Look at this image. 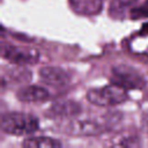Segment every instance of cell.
Masks as SVG:
<instances>
[{
	"label": "cell",
	"mask_w": 148,
	"mask_h": 148,
	"mask_svg": "<svg viewBox=\"0 0 148 148\" xmlns=\"http://www.w3.org/2000/svg\"><path fill=\"white\" fill-rule=\"evenodd\" d=\"M23 147H29V148H51V147H61V142L58 140H54L52 138L47 136H35V138H29L23 141L22 143Z\"/></svg>",
	"instance_id": "obj_11"
},
{
	"label": "cell",
	"mask_w": 148,
	"mask_h": 148,
	"mask_svg": "<svg viewBox=\"0 0 148 148\" xmlns=\"http://www.w3.org/2000/svg\"><path fill=\"white\" fill-rule=\"evenodd\" d=\"M141 125H142L143 130L148 133V110H146L141 117Z\"/></svg>",
	"instance_id": "obj_14"
},
{
	"label": "cell",
	"mask_w": 148,
	"mask_h": 148,
	"mask_svg": "<svg viewBox=\"0 0 148 148\" xmlns=\"http://www.w3.org/2000/svg\"><path fill=\"white\" fill-rule=\"evenodd\" d=\"M119 112H108L99 117H88L83 119H74L62 125V132L71 135H97L110 131L119 120Z\"/></svg>",
	"instance_id": "obj_1"
},
{
	"label": "cell",
	"mask_w": 148,
	"mask_h": 148,
	"mask_svg": "<svg viewBox=\"0 0 148 148\" xmlns=\"http://www.w3.org/2000/svg\"><path fill=\"white\" fill-rule=\"evenodd\" d=\"M111 82L123 87L126 90L141 89L146 86V80L143 76L133 67L119 65L112 68Z\"/></svg>",
	"instance_id": "obj_4"
},
{
	"label": "cell",
	"mask_w": 148,
	"mask_h": 148,
	"mask_svg": "<svg viewBox=\"0 0 148 148\" xmlns=\"http://www.w3.org/2000/svg\"><path fill=\"white\" fill-rule=\"evenodd\" d=\"M1 130L12 135H28L35 133L39 127L38 119L29 113L8 112L2 114L0 120Z\"/></svg>",
	"instance_id": "obj_2"
},
{
	"label": "cell",
	"mask_w": 148,
	"mask_h": 148,
	"mask_svg": "<svg viewBox=\"0 0 148 148\" xmlns=\"http://www.w3.org/2000/svg\"><path fill=\"white\" fill-rule=\"evenodd\" d=\"M139 0H111L109 15L114 20H123L135 7Z\"/></svg>",
	"instance_id": "obj_10"
},
{
	"label": "cell",
	"mask_w": 148,
	"mask_h": 148,
	"mask_svg": "<svg viewBox=\"0 0 148 148\" xmlns=\"http://www.w3.org/2000/svg\"><path fill=\"white\" fill-rule=\"evenodd\" d=\"M128 98L127 90L120 86L111 82V84L89 89L87 92V99L97 106H112L124 103Z\"/></svg>",
	"instance_id": "obj_3"
},
{
	"label": "cell",
	"mask_w": 148,
	"mask_h": 148,
	"mask_svg": "<svg viewBox=\"0 0 148 148\" xmlns=\"http://www.w3.org/2000/svg\"><path fill=\"white\" fill-rule=\"evenodd\" d=\"M140 34L141 35H148V22H146V23L142 24V28H141Z\"/></svg>",
	"instance_id": "obj_15"
},
{
	"label": "cell",
	"mask_w": 148,
	"mask_h": 148,
	"mask_svg": "<svg viewBox=\"0 0 148 148\" xmlns=\"http://www.w3.org/2000/svg\"><path fill=\"white\" fill-rule=\"evenodd\" d=\"M50 97L49 91L40 86H25L17 90L16 98L25 103L44 102Z\"/></svg>",
	"instance_id": "obj_8"
},
{
	"label": "cell",
	"mask_w": 148,
	"mask_h": 148,
	"mask_svg": "<svg viewBox=\"0 0 148 148\" xmlns=\"http://www.w3.org/2000/svg\"><path fill=\"white\" fill-rule=\"evenodd\" d=\"M1 56L3 59L8 60L14 65H31L36 64L39 59L38 52L31 49L18 47L12 44L1 45Z\"/></svg>",
	"instance_id": "obj_5"
},
{
	"label": "cell",
	"mask_w": 148,
	"mask_h": 148,
	"mask_svg": "<svg viewBox=\"0 0 148 148\" xmlns=\"http://www.w3.org/2000/svg\"><path fill=\"white\" fill-rule=\"evenodd\" d=\"M72 10L79 15L94 16L103 9V0H68Z\"/></svg>",
	"instance_id": "obj_9"
},
{
	"label": "cell",
	"mask_w": 148,
	"mask_h": 148,
	"mask_svg": "<svg viewBox=\"0 0 148 148\" xmlns=\"http://www.w3.org/2000/svg\"><path fill=\"white\" fill-rule=\"evenodd\" d=\"M81 112V105L74 101L66 99L56 102L49 110V116L54 118H72Z\"/></svg>",
	"instance_id": "obj_7"
},
{
	"label": "cell",
	"mask_w": 148,
	"mask_h": 148,
	"mask_svg": "<svg viewBox=\"0 0 148 148\" xmlns=\"http://www.w3.org/2000/svg\"><path fill=\"white\" fill-rule=\"evenodd\" d=\"M8 79L15 81V82H28L31 79V72L23 67V65H17V67L9 68L7 73Z\"/></svg>",
	"instance_id": "obj_12"
},
{
	"label": "cell",
	"mask_w": 148,
	"mask_h": 148,
	"mask_svg": "<svg viewBox=\"0 0 148 148\" xmlns=\"http://www.w3.org/2000/svg\"><path fill=\"white\" fill-rule=\"evenodd\" d=\"M131 18L133 20H138V18H143V17H148V0H146L145 2H142L139 6H135L131 13H130Z\"/></svg>",
	"instance_id": "obj_13"
},
{
	"label": "cell",
	"mask_w": 148,
	"mask_h": 148,
	"mask_svg": "<svg viewBox=\"0 0 148 148\" xmlns=\"http://www.w3.org/2000/svg\"><path fill=\"white\" fill-rule=\"evenodd\" d=\"M39 76L42 81L52 87H64L71 81V74L54 66H45L39 69Z\"/></svg>",
	"instance_id": "obj_6"
}]
</instances>
